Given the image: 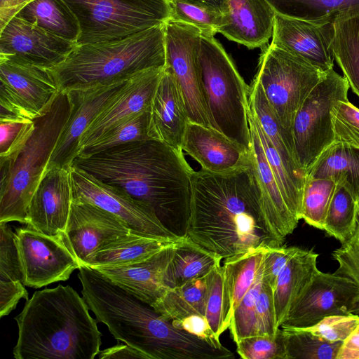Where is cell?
<instances>
[{"label": "cell", "mask_w": 359, "mask_h": 359, "mask_svg": "<svg viewBox=\"0 0 359 359\" xmlns=\"http://www.w3.org/2000/svg\"><path fill=\"white\" fill-rule=\"evenodd\" d=\"M72 165L147 203L168 230L187 236L194 170L183 152L149 139L76 157Z\"/></svg>", "instance_id": "cell-1"}, {"label": "cell", "mask_w": 359, "mask_h": 359, "mask_svg": "<svg viewBox=\"0 0 359 359\" xmlns=\"http://www.w3.org/2000/svg\"><path fill=\"white\" fill-rule=\"evenodd\" d=\"M186 236L224 259L283 245L267 229L252 156L227 172H194Z\"/></svg>", "instance_id": "cell-2"}, {"label": "cell", "mask_w": 359, "mask_h": 359, "mask_svg": "<svg viewBox=\"0 0 359 359\" xmlns=\"http://www.w3.org/2000/svg\"><path fill=\"white\" fill-rule=\"evenodd\" d=\"M15 320L16 359H94L100 351L97 321L69 285L36 291Z\"/></svg>", "instance_id": "cell-3"}, {"label": "cell", "mask_w": 359, "mask_h": 359, "mask_svg": "<svg viewBox=\"0 0 359 359\" xmlns=\"http://www.w3.org/2000/svg\"><path fill=\"white\" fill-rule=\"evenodd\" d=\"M165 65V24L119 39L78 44L48 69L60 92L124 83Z\"/></svg>", "instance_id": "cell-4"}, {"label": "cell", "mask_w": 359, "mask_h": 359, "mask_svg": "<svg viewBox=\"0 0 359 359\" xmlns=\"http://www.w3.org/2000/svg\"><path fill=\"white\" fill-rule=\"evenodd\" d=\"M71 110L67 93L60 92L49 110L34 120L35 129L15 154L0 160V223H27V209L43 177Z\"/></svg>", "instance_id": "cell-5"}, {"label": "cell", "mask_w": 359, "mask_h": 359, "mask_svg": "<svg viewBox=\"0 0 359 359\" xmlns=\"http://www.w3.org/2000/svg\"><path fill=\"white\" fill-rule=\"evenodd\" d=\"M196 60L211 128L250 151V86L215 36L201 33L196 46Z\"/></svg>", "instance_id": "cell-6"}, {"label": "cell", "mask_w": 359, "mask_h": 359, "mask_svg": "<svg viewBox=\"0 0 359 359\" xmlns=\"http://www.w3.org/2000/svg\"><path fill=\"white\" fill-rule=\"evenodd\" d=\"M326 73L272 43L262 48L255 79L292 142V126L295 115Z\"/></svg>", "instance_id": "cell-7"}, {"label": "cell", "mask_w": 359, "mask_h": 359, "mask_svg": "<svg viewBox=\"0 0 359 359\" xmlns=\"http://www.w3.org/2000/svg\"><path fill=\"white\" fill-rule=\"evenodd\" d=\"M80 25L78 44L119 39L165 24L168 0H63Z\"/></svg>", "instance_id": "cell-8"}, {"label": "cell", "mask_w": 359, "mask_h": 359, "mask_svg": "<svg viewBox=\"0 0 359 359\" xmlns=\"http://www.w3.org/2000/svg\"><path fill=\"white\" fill-rule=\"evenodd\" d=\"M350 86L333 69L314 87L298 109L292 126L294 152L306 174L321 154L334 142L332 109L348 100Z\"/></svg>", "instance_id": "cell-9"}, {"label": "cell", "mask_w": 359, "mask_h": 359, "mask_svg": "<svg viewBox=\"0 0 359 359\" xmlns=\"http://www.w3.org/2000/svg\"><path fill=\"white\" fill-rule=\"evenodd\" d=\"M59 93L48 68L0 53V120L34 121L49 110Z\"/></svg>", "instance_id": "cell-10"}, {"label": "cell", "mask_w": 359, "mask_h": 359, "mask_svg": "<svg viewBox=\"0 0 359 359\" xmlns=\"http://www.w3.org/2000/svg\"><path fill=\"white\" fill-rule=\"evenodd\" d=\"M69 172L73 201L93 204L116 215L133 232L172 241L180 239L161 224L147 203L74 165Z\"/></svg>", "instance_id": "cell-11"}, {"label": "cell", "mask_w": 359, "mask_h": 359, "mask_svg": "<svg viewBox=\"0 0 359 359\" xmlns=\"http://www.w3.org/2000/svg\"><path fill=\"white\" fill-rule=\"evenodd\" d=\"M15 233L25 285L37 289L65 281L81 266L64 234L50 236L27 226Z\"/></svg>", "instance_id": "cell-12"}, {"label": "cell", "mask_w": 359, "mask_h": 359, "mask_svg": "<svg viewBox=\"0 0 359 359\" xmlns=\"http://www.w3.org/2000/svg\"><path fill=\"white\" fill-rule=\"evenodd\" d=\"M359 302V288L349 278L318 270L290 309L280 327L306 328L326 316L353 313Z\"/></svg>", "instance_id": "cell-13"}, {"label": "cell", "mask_w": 359, "mask_h": 359, "mask_svg": "<svg viewBox=\"0 0 359 359\" xmlns=\"http://www.w3.org/2000/svg\"><path fill=\"white\" fill-rule=\"evenodd\" d=\"M201 31L172 18L165 23V65L183 96L189 121L210 126L198 76L196 46Z\"/></svg>", "instance_id": "cell-14"}, {"label": "cell", "mask_w": 359, "mask_h": 359, "mask_svg": "<svg viewBox=\"0 0 359 359\" xmlns=\"http://www.w3.org/2000/svg\"><path fill=\"white\" fill-rule=\"evenodd\" d=\"M163 69H149L126 81L84 132L79 151L133 116L149 110Z\"/></svg>", "instance_id": "cell-15"}, {"label": "cell", "mask_w": 359, "mask_h": 359, "mask_svg": "<svg viewBox=\"0 0 359 359\" xmlns=\"http://www.w3.org/2000/svg\"><path fill=\"white\" fill-rule=\"evenodd\" d=\"M131 232L116 215L93 204L73 201L64 238L83 265L94 252Z\"/></svg>", "instance_id": "cell-16"}, {"label": "cell", "mask_w": 359, "mask_h": 359, "mask_svg": "<svg viewBox=\"0 0 359 359\" xmlns=\"http://www.w3.org/2000/svg\"><path fill=\"white\" fill-rule=\"evenodd\" d=\"M77 43L53 34L18 15L0 31V53L52 68L63 62Z\"/></svg>", "instance_id": "cell-17"}, {"label": "cell", "mask_w": 359, "mask_h": 359, "mask_svg": "<svg viewBox=\"0 0 359 359\" xmlns=\"http://www.w3.org/2000/svg\"><path fill=\"white\" fill-rule=\"evenodd\" d=\"M334 23H314L275 13L272 44L320 70L333 69Z\"/></svg>", "instance_id": "cell-18"}, {"label": "cell", "mask_w": 359, "mask_h": 359, "mask_svg": "<svg viewBox=\"0 0 359 359\" xmlns=\"http://www.w3.org/2000/svg\"><path fill=\"white\" fill-rule=\"evenodd\" d=\"M124 83L67 92L71 106L70 114L46 170L54 167L70 168L78 156L80 140L84 132Z\"/></svg>", "instance_id": "cell-19"}, {"label": "cell", "mask_w": 359, "mask_h": 359, "mask_svg": "<svg viewBox=\"0 0 359 359\" xmlns=\"http://www.w3.org/2000/svg\"><path fill=\"white\" fill-rule=\"evenodd\" d=\"M72 202L69 169L46 170L28 206L27 227L50 236L64 234Z\"/></svg>", "instance_id": "cell-20"}, {"label": "cell", "mask_w": 359, "mask_h": 359, "mask_svg": "<svg viewBox=\"0 0 359 359\" xmlns=\"http://www.w3.org/2000/svg\"><path fill=\"white\" fill-rule=\"evenodd\" d=\"M182 149L202 169L215 173L227 172L251 161L250 151L212 128L191 121L187 126Z\"/></svg>", "instance_id": "cell-21"}, {"label": "cell", "mask_w": 359, "mask_h": 359, "mask_svg": "<svg viewBox=\"0 0 359 359\" xmlns=\"http://www.w3.org/2000/svg\"><path fill=\"white\" fill-rule=\"evenodd\" d=\"M189 121L179 86L171 72L164 67L150 107L149 137L183 152L182 144Z\"/></svg>", "instance_id": "cell-22"}, {"label": "cell", "mask_w": 359, "mask_h": 359, "mask_svg": "<svg viewBox=\"0 0 359 359\" xmlns=\"http://www.w3.org/2000/svg\"><path fill=\"white\" fill-rule=\"evenodd\" d=\"M176 241L140 262L93 269L152 306L167 290L164 285V276L172 257Z\"/></svg>", "instance_id": "cell-23"}, {"label": "cell", "mask_w": 359, "mask_h": 359, "mask_svg": "<svg viewBox=\"0 0 359 359\" xmlns=\"http://www.w3.org/2000/svg\"><path fill=\"white\" fill-rule=\"evenodd\" d=\"M251 135V156L261 196L262 209L269 232L283 243L297 226L265 156L258 133L248 113Z\"/></svg>", "instance_id": "cell-24"}, {"label": "cell", "mask_w": 359, "mask_h": 359, "mask_svg": "<svg viewBox=\"0 0 359 359\" xmlns=\"http://www.w3.org/2000/svg\"><path fill=\"white\" fill-rule=\"evenodd\" d=\"M275 13L266 0H229L218 33L249 49L263 48L272 38Z\"/></svg>", "instance_id": "cell-25"}, {"label": "cell", "mask_w": 359, "mask_h": 359, "mask_svg": "<svg viewBox=\"0 0 359 359\" xmlns=\"http://www.w3.org/2000/svg\"><path fill=\"white\" fill-rule=\"evenodd\" d=\"M318 257V254L313 250L300 248L280 273L273 289L276 324L278 328L292 304L318 271L316 264Z\"/></svg>", "instance_id": "cell-26"}, {"label": "cell", "mask_w": 359, "mask_h": 359, "mask_svg": "<svg viewBox=\"0 0 359 359\" xmlns=\"http://www.w3.org/2000/svg\"><path fill=\"white\" fill-rule=\"evenodd\" d=\"M222 259L189 237L181 238L175 243L174 253L165 273L164 285L166 290L172 289L204 277L220 266Z\"/></svg>", "instance_id": "cell-27"}, {"label": "cell", "mask_w": 359, "mask_h": 359, "mask_svg": "<svg viewBox=\"0 0 359 359\" xmlns=\"http://www.w3.org/2000/svg\"><path fill=\"white\" fill-rule=\"evenodd\" d=\"M249 104L262 130L278 152L288 172L304 189L306 174L298 163L293 142L281 127L259 83L255 78L250 87Z\"/></svg>", "instance_id": "cell-28"}, {"label": "cell", "mask_w": 359, "mask_h": 359, "mask_svg": "<svg viewBox=\"0 0 359 359\" xmlns=\"http://www.w3.org/2000/svg\"><path fill=\"white\" fill-rule=\"evenodd\" d=\"M175 241H176L131 232L94 252L83 265L95 268L120 266L140 262L148 259Z\"/></svg>", "instance_id": "cell-29"}, {"label": "cell", "mask_w": 359, "mask_h": 359, "mask_svg": "<svg viewBox=\"0 0 359 359\" xmlns=\"http://www.w3.org/2000/svg\"><path fill=\"white\" fill-rule=\"evenodd\" d=\"M306 177L331 179L344 186L359 203V149L334 142L307 171Z\"/></svg>", "instance_id": "cell-30"}, {"label": "cell", "mask_w": 359, "mask_h": 359, "mask_svg": "<svg viewBox=\"0 0 359 359\" xmlns=\"http://www.w3.org/2000/svg\"><path fill=\"white\" fill-rule=\"evenodd\" d=\"M16 15L78 44L80 25L74 12L63 0H34Z\"/></svg>", "instance_id": "cell-31"}, {"label": "cell", "mask_w": 359, "mask_h": 359, "mask_svg": "<svg viewBox=\"0 0 359 359\" xmlns=\"http://www.w3.org/2000/svg\"><path fill=\"white\" fill-rule=\"evenodd\" d=\"M280 14L314 23H334L359 14V0H266Z\"/></svg>", "instance_id": "cell-32"}, {"label": "cell", "mask_w": 359, "mask_h": 359, "mask_svg": "<svg viewBox=\"0 0 359 359\" xmlns=\"http://www.w3.org/2000/svg\"><path fill=\"white\" fill-rule=\"evenodd\" d=\"M207 276L167 290L152 307L171 321L181 320L192 316L205 317Z\"/></svg>", "instance_id": "cell-33"}, {"label": "cell", "mask_w": 359, "mask_h": 359, "mask_svg": "<svg viewBox=\"0 0 359 359\" xmlns=\"http://www.w3.org/2000/svg\"><path fill=\"white\" fill-rule=\"evenodd\" d=\"M332 51L353 92L359 97V14L334 22Z\"/></svg>", "instance_id": "cell-34"}, {"label": "cell", "mask_w": 359, "mask_h": 359, "mask_svg": "<svg viewBox=\"0 0 359 359\" xmlns=\"http://www.w3.org/2000/svg\"><path fill=\"white\" fill-rule=\"evenodd\" d=\"M359 220V203L343 185L336 184L325 219L323 231L341 244L353 236Z\"/></svg>", "instance_id": "cell-35"}, {"label": "cell", "mask_w": 359, "mask_h": 359, "mask_svg": "<svg viewBox=\"0 0 359 359\" xmlns=\"http://www.w3.org/2000/svg\"><path fill=\"white\" fill-rule=\"evenodd\" d=\"M233 307L222 265L215 267L207 276V296L205 318L215 336H219L229 328Z\"/></svg>", "instance_id": "cell-36"}, {"label": "cell", "mask_w": 359, "mask_h": 359, "mask_svg": "<svg viewBox=\"0 0 359 359\" xmlns=\"http://www.w3.org/2000/svg\"><path fill=\"white\" fill-rule=\"evenodd\" d=\"M266 249L259 248L224 259L222 266L233 311L255 281Z\"/></svg>", "instance_id": "cell-37"}, {"label": "cell", "mask_w": 359, "mask_h": 359, "mask_svg": "<svg viewBox=\"0 0 359 359\" xmlns=\"http://www.w3.org/2000/svg\"><path fill=\"white\" fill-rule=\"evenodd\" d=\"M248 113L257 130L265 156L283 198L292 214L299 221L304 189L288 172L278 152L264 133L250 107Z\"/></svg>", "instance_id": "cell-38"}, {"label": "cell", "mask_w": 359, "mask_h": 359, "mask_svg": "<svg viewBox=\"0 0 359 359\" xmlns=\"http://www.w3.org/2000/svg\"><path fill=\"white\" fill-rule=\"evenodd\" d=\"M149 110L133 116L95 142L79 151L77 157H88L134 141L150 139L148 135Z\"/></svg>", "instance_id": "cell-39"}, {"label": "cell", "mask_w": 359, "mask_h": 359, "mask_svg": "<svg viewBox=\"0 0 359 359\" xmlns=\"http://www.w3.org/2000/svg\"><path fill=\"white\" fill-rule=\"evenodd\" d=\"M336 188L329 178L306 177L301 208L300 219L309 225L323 230L330 203Z\"/></svg>", "instance_id": "cell-40"}, {"label": "cell", "mask_w": 359, "mask_h": 359, "mask_svg": "<svg viewBox=\"0 0 359 359\" xmlns=\"http://www.w3.org/2000/svg\"><path fill=\"white\" fill-rule=\"evenodd\" d=\"M282 330L285 335L287 359H336L342 344V341L324 340L301 329Z\"/></svg>", "instance_id": "cell-41"}, {"label": "cell", "mask_w": 359, "mask_h": 359, "mask_svg": "<svg viewBox=\"0 0 359 359\" xmlns=\"http://www.w3.org/2000/svg\"><path fill=\"white\" fill-rule=\"evenodd\" d=\"M170 18L191 25L203 34L215 36L224 22V14L191 0H168Z\"/></svg>", "instance_id": "cell-42"}, {"label": "cell", "mask_w": 359, "mask_h": 359, "mask_svg": "<svg viewBox=\"0 0 359 359\" xmlns=\"http://www.w3.org/2000/svg\"><path fill=\"white\" fill-rule=\"evenodd\" d=\"M263 283V266L258 276L235 308L229 327L235 343L240 339L257 335L256 303Z\"/></svg>", "instance_id": "cell-43"}, {"label": "cell", "mask_w": 359, "mask_h": 359, "mask_svg": "<svg viewBox=\"0 0 359 359\" xmlns=\"http://www.w3.org/2000/svg\"><path fill=\"white\" fill-rule=\"evenodd\" d=\"M236 344L237 353L244 359H287L285 335L280 327L274 335L248 337Z\"/></svg>", "instance_id": "cell-44"}, {"label": "cell", "mask_w": 359, "mask_h": 359, "mask_svg": "<svg viewBox=\"0 0 359 359\" xmlns=\"http://www.w3.org/2000/svg\"><path fill=\"white\" fill-rule=\"evenodd\" d=\"M334 142L359 149V109L349 100H339L332 109Z\"/></svg>", "instance_id": "cell-45"}, {"label": "cell", "mask_w": 359, "mask_h": 359, "mask_svg": "<svg viewBox=\"0 0 359 359\" xmlns=\"http://www.w3.org/2000/svg\"><path fill=\"white\" fill-rule=\"evenodd\" d=\"M35 129L34 121L10 118L0 120V160L18 153Z\"/></svg>", "instance_id": "cell-46"}, {"label": "cell", "mask_w": 359, "mask_h": 359, "mask_svg": "<svg viewBox=\"0 0 359 359\" xmlns=\"http://www.w3.org/2000/svg\"><path fill=\"white\" fill-rule=\"evenodd\" d=\"M22 279L15 233L7 223H0V280Z\"/></svg>", "instance_id": "cell-47"}, {"label": "cell", "mask_w": 359, "mask_h": 359, "mask_svg": "<svg viewBox=\"0 0 359 359\" xmlns=\"http://www.w3.org/2000/svg\"><path fill=\"white\" fill-rule=\"evenodd\" d=\"M359 325V316L332 315L326 316L313 326L299 328L309 332L324 340L343 341Z\"/></svg>", "instance_id": "cell-48"}, {"label": "cell", "mask_w": 359, "mask_h": 359, "mask_svg": "<svg viewBox=\"0 0 359 359\" xmlns=\"http://www.w3.org/2000/svg\"><path fill=\"white\" fill-rule=\"evenodd\" d=\"M339 264L334 273L351 279L359 288V220L352 238L332 254ZM359 316V302L353 313Z\"/></svg>", "instance_id": "cell-49"}, {"label": "cell", "mask_w": 359, "mask_h": 359, "mask_svg": "<svg viewBox=\"0 0 359 359\" xmlns=\"http://www.w3.org/2000/svg\"><path fill=\"white\" fill-rule=\"evenodd\" d=\"M257 334L274 335L278 330L273 301V290L263 280L256 303Z\"/></svg>", "instance_id": "cell-50"}, {"label": "cell", "mask_w": 359, "mask_h": 359, "mask_svg": "<svg viewBox=\"0 0 359 359\" xmlns=\"http://www.w3.org/2000/svg\"><path fill=\"white\" fill-rule=\"evenodd\" d=\"M297 247L267 248L263 259V280L275 288L277 279L288 261L298 252Z\"/></svg>", "instance_id": "cell-51"}, {"label": "cell", "mask_w": 359, "mask_h": 359, "mask_svg": "<svg viewBox=\"0 0 359 359\" xmlns=\"http://www.w3.org/2000/svg\"><path fill=\"white\" fill-rule=\"evenodd\" d=\"M21 280H0V317L8 316L22 298L28 299V292Z\"/></svg>", "instance_id": "cell-52"}, {"label": "cell", "mask_w": 359, "mask_h": 359, "mask_svg": "<svg viewBox=\"0 0 359 359\" xmlns=\"http://www.w3.org/2000/svg\"><path fill=\"white\" fill-rule=\"evenodd\" d=\"M175 327L202 339L219 340L211 331L205 317L192 316L181 320L172 321Z\"/></svg>", "instance_id": "cell-53"}, {"label": "cell", "mask_w": 359, "mask_h": 359, "mask_svg": "<svg viewBox=\"0 0 359 359\" xmlns=\"http://www.w3.org/2000/svg\"><path fill=\"white\" fill-rule=\"evenodd\" d=\"M98 358L100 359H150L149 356L142 351L126 344H119L105 348L99 352Z\"/></svg>", "instance_id": "cell-54"}, {"label": "cell", "mask_w": 359, "mask_h": 359, "mask_svg": "<svg viewBox=\"0 0 359 359\" xmlns=\"http://www.w3.org/2000/svg\"><path fill=\"white\" fill-rule=\"evenodd\" d=\"M34 0H0V31L25 6Z\"/></svg>", "instance_id": "cell-55"}, {"label": "cell", "mask_w": 359, "mask_h": 359, "mask_svg": "<svg viewBox=\"0 0 359 359\" xmlns=\"http://www.w3.org/2000/svg\"><path fill=\"white\" fill-rule=\"evenodd\" d=\"M336 359H359V325L342 341Z\"/></svg>", "instance_id": "cell-56"}, {"label": "cell", "mask_w": 359, "mask_h": 359, "mask_svg": "<svg viewBox=\"0 0 359 359\" xmlns=\"http://www.w3.org/2000/svg\"><path fill=\"white\" fill-rule=\"evenodd\" d=\"M205 5L225 15L229 0H191Z\"/></svg>", "instance_id": "cell-57"}]
</instances>
